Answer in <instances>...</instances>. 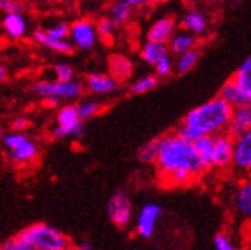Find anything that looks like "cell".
<instances>
[{
  "mask_svg": "<svg viewBox=\"0 0 251 250\" xmlns=\"http://www.w3.org/2000/svg\"><path fill=\"white\" fill-rule=\"evenodd\" d=\"M213 246H215L216 250H234L236 249L227 233H218L215 238H213Z\"/></svg>",
  "mask_w": 251,
  "mask_h": 250,
  "instance_id": "836d02e7",
  "label": "cell"
},
{
  "mask_svg": "<svg viewBox=\"0 0 251 250\" xmlns=\"http://www.w3.org/2000/svg\"><path fill=\"white\" fill-rule=\"evenodd\" d=\"M107 217L120 229L130 226L133 218V206L127 192L117 191L110 195L107 201Z\"/></svg>",
  "mask_w": 251,
  "mask_h": 250,
  "instance_id": "8992f818",
  "label": "cell"
},
{
  "mask_svg": "<svg viewBox=\"0 0 251 250\" xmlns=\"http://www.w3.org/2000/svg\"><path fill=\"white\" fill-rule=\"evenodd\" d=\"M234 160V137L224 131L215 135V167L228 169Z\"/></svg>",
  "mask_w": 251,
  "mask_h": 250,
  "instance_id": "9c48e42d",
  "label": "cell"
},
{
  "mask_svg": "<svg viewBox=\"0 0 251 250\" xmlns=\"http://www.w3.org/2000/svg\"><path fill=\"white\" fill-rule=\"evenodd\" d=\"M29 126H31L29 118L23 117V115H19V117H16L14 120L11 121V128H12V131H20V132H25V131H26Z\"/></svg>",
  "mask_w": 251,
  "mask_h": 250,
  "instance_id": "74e56055",
  "label": "cell"
},
{
  "mask_svg": "<svg viewBox=\"0 0 251 250\" xmlns=\"http://www.w3.org/2000/svg\"><path fill=\"white\" fill-rule=\"evenodd\" d=\"M233 167L239 172H251V129L234 137Z\"/></svg>",
  "mask_w": 251,
  "mask_h": 250,
  "instance_id": "30bf717a",
  "label": "cell"
},
{
  "mask_svg": "<svg viewBox=\"0 0 251 250\" xmlns=\"http://www.w3.org/2000/svg\"><path fill=\"white\" fill-rule=\"evenodd\" d=\"M127 2L133 6H144V5H156L164 2V0H127Z\"/></svg>",
  "mask_w": 251,
  "mask_h": 250,
  "instance_id": "f35d334b",
  "label": "cell"
},
{
  "mask_svg": "<svg viewBox=\"0 0 251 250\" xmlns=\"http://www.w3.org/2000/svg\"><path fill=\"white\" fill-rule=\"evenodd\" d=\"M133 8L135 6L130 5L127 0H117V2H114V5L110 6L109 16L115 20L118 27H121V25H126L130 22L132 14H133Z\"/></svg>",
  "mask_w": 251,
  "mask_h": 250,
  "instance_id": "603a6c76",
  "label": "cell"
},
{
  "mask_svg": "<svg viewBox=\"0 0 251 250\" xmlns=\"http://www.w3.org/2000/svg\"><path fill=\"white\" fill-rule=\"evenodd\" d=\"M54 76L60 82H71V80H74L75 72H74L72 66H69L68 63H57L54 66Z\"/></svg>",
  "mask_w": 251,
  "mask_h": 250,
  "instance_id": "1f68e13d",
  "label": "cell"
},
{
  "mask_svg": "<svg viewBox=\"0 0 251 250\" xmlns=\"http://www.w3.org/2000/svg\"><path fill=\"white\" fill-rule=\"evenodd\" d=\"M231 203L237 215L245 220H251V177L237 184Z\"/></svg>",
  "mask_w": 251,
  "mask_h": 250,
  "instance_id": "7c38bea8",
  "label": "cell"
},
{
  "mask_svg": "<svg viewBox=\"0 0 251 250\" xmlns=\"http://www.w3.org/2000/svg\"><path fill=\"white\" fill-rule=\"evenodd\" d=\"M176 134L179 135V137H182V139L184 140H187V141H195V140H198L199 139V134L193 129V128H190V126H187V124L185 123H182L181 124V126L176 129Z\"/></svg>",
  "mask_w": 251,
  "mask_h": 250,
  "instance_id": "d590c367",
  "label": "cell"
},
{
  "mask_svg": "<svg viewBox=\"0 0 251 250\" xmlns=\"http://www.w3.org/2000/svg\"><path fill=\"white\" fill-rule=\"evenodd\" d=\"M52 135L55 139H74V140H81L84 135V126L83 120L75 123V124H55L52 129Z\"/></svg>",
  "mask_w": 251,
  "mask_h": 250,
  "instance_id": "cb8c5ba5",
  "label": "cell"
},
{
  "mask_svg": "<svg viewBox=\"0 0 251 250\" xmlns=\"http://www.w3.org/2000/svg\"><path fill=\"white\" fill-rule=\"evenodd\" d=\"M2 143L6 149V158L14 165H29L39 157V146L25 132H8L3 135Z\"/></svg>",
  "mask_w": 251,
  "mask_h": 250,
  "instance_id": "277c9868",
  "label": "cell"
},
{
  "mask_svg": "<svg viewBox=\"0 0 251 250\" xmlns=\"http://www.w3.org/2000/svg\"><path fill=\"white\" fill-rule=\"evenodd\" d=\"M233 77L244 87V91L251 98V54L244 60V63L237 68V71Z\"/></svg>",
  "mask_w": 251,
  "mask_h": 250,
  "instance_id": "484cf974",
  "label": "cell"
},
{
  "mask_svg": "<svg viewBox=\"0 0 251 250\" xmlns=\"http://www.w3.org/2000/svg\"><path fill=\"white\" fill-rule=\"evenodd\" d=\"M207 3H211V2H216V0H205Z\"/></svg>",
  "mask_w": 251,
  "mask_h": 250,
  "instance_id": "ee69618b",
  "label": "cell"
},
{
  "mask_svg": "<svg viewBox=\"0 0 251 250\" xmlns=\"http://www.w3.org/2000/svg\"><path fill=\"white\" fill-rule=\"evenodd\" d=\"M219 95L230 106H233V108H236V106H244V105H250L251 103V98L244 91V87L236 82L234 77H231L228 82L224 83V86L221 87Z\"/></svg>",
  "mask_w": 251,
  "mask_h": 250,
  "instance_id": "e0dca14e",
  "label": "cell"
},
{
  "mask_svg": "<svg viewBox=\"0 0 251 250\" xmlns=\"http://www.w3.org/2000/svg\"><path fill=\"white\" fill-rule=\"evenodd\" d=\"M6 77H8V71H6V68L2 65V66H0V80L5 82V80H6Z\"/></svg>",
  "mask_w": 251,
  "mask_h": 250,
  "instance_id": "b9f144b4",
  "label": "cell"
},
{
  "mask_svg": "<svg viewBox=\"0 0 251 250\" xmlns=\"http://www.w3.org/2000/svg\"><path fill=\"white\" fill-rule=\"evenodd\" d=\"M46 2H51V3H72V2H78V0H46Z\"/></svg>",
  "mask_w": 251,
  "mask_h": 250,
  "instance_id": "7bdbcfd3",
  "label": "cell"
},
{
  "mask_svg": "<svg viewBox=\"0 0 251 250\" xmlns=\"http://www.w3.org/2000/svg\"><path fill=\"white\" fill-rule=\"evenodd\" d=\"M51 35L57 37V39H69V32H71V25L66 22H58L51 25L48 29H46Z\"/></svg>",
  "mask_w": 251,
  "mask_h": 250,
  "instance_id": "d6a6232c",
  "label": "cell"
},
{
  "mask_svg": "<svg viewBox=\"0 0 251 250\" xmlns=\"http://www.w3.org/2000/svg\"><path fill=\"white\" fill-rule=\"evenodd\" d=\"M71 241L58 229L37 222L2 243V250H68Z\"/></svg>",
  "mask_w": 251,
  "mask_h": 250,
  "instance_id": "7a4b0ae2",
  "label": "cell"
},
{
  "mask_svg": "<svg viewBox=\"0 0 251 250\" xmlns=\"http://www.w3.org/2000/svg\"><path fill=\"white\" fill-rule=\"evenodd\" d=\"M156 84H158V76H144L141 79L135 80L130 84V92L132 94H146L149 91H152Z\"/></svg>",
  "mask_w": 251,
  "mask_h": 250,
  "instance_id": "f546056e",
  "label": "cell"
},
{
  "mask_svg": "<svg viewBox=\"0 0 251 250\" xmlns=\"http://www.w3.org/2000/svg\"><path fill=\"white\" fill-rule=\"evenodd\" d=\"M43 103L48 106V108H55L61 103L60 98H55V97H51V98H43Z\"/></svg>",
  "mask_w": 251,
  "mask_h": 250,
  "instance_id": "ab89813d",
  "label": "cell"
},
{
  "mask_svg": "<svg viewBox=\"0 0 251 250\" xmlns=\"http://www.w3.org/2000/svg\"><path fill=\"white\" fill-rule=\"evenodd\" d=\"M170 48L169 43H162V42H155V40H147L141 46V58L146 61L147 65H158L162 58L169 57Z\"/></svg>",
  "mask_w": 251,
  "mask_h": 250,
  "instance_id": "ffe728a7",
  "label": "cell"
},
{
  "mask_svg": "<svg viewBox=\"0 0 251 250\" xmlns=\"http://www.w3.org/2000/svg\"><path fill=\"white\" fill-rule=\"evenodd\" d=\"M0 8L8 14V12H19L23 9V5L20 0H0Z\"/></svg>",
  "mask_w": 251,
  "mask_h": 250,
  "instance_id": "8d00e7d4",
  "label": "cell"
},
{
  "mask_svg": "<svg viewBox=\"0 0 251 250\" xmlns=\"http://www.w3.org/2000/svg\"><path fill=\"white\" fill-rule=\"evenodd\" d=\"M155 166L161 183L166 187L187 186L202 177L207 170L195 144L184 140L176 132L161 139Z\"/></svg>",
  "mask_w": 251,
  "mask_h": 250,
  "instance_id": "6da1fadb",
  "label": "cell"
},
{
  "mask_svg": "<svg viewBox=\"0 0 251 250\" xmlns=\"http://www.w3.org/2000/svg\"><path fill=\"white\" fill-rule=\"evenodd\" d=\"M231 112H233V106H230L219 95L192 109L185 115L182 123L193 128L201 137L216 135L219 132L227 131L231 118Z\"/></svg>",
  "mask_w": 251,
  "mask_h": 250,
  "instance_id": "3957f363",
  "label": "cell"
},
{
  "mask_svg": "<svg viewBox=\"0 0 251 250\" xmlns=\"http://www.w3.org/2000/svg\"><path fill=\"white\" fill-rule=\"evenodd\" d=\"M198 58L199 56L196 53V49H190V51H187L184 54H179L176 60V71L179 74H185L188 71H192L195 65L198 63Z\"/></svg>",
  "mask_w": 251,
  "mask_h": 250,
  "instance_id": "f1b7e54d",
  "label": "cell"
},
{
  "mask_svg": "<svg viewBox=\"0 0 251 250\" xmlns=\"http://www.w3.org/2000/svg\"><path fill=\"white\" fill-rule=\"evenodd\" d=\"M78 249L80 250H91L92 249V244L89 241H80L78 243Z\"/></svg>",
  "mask_w": 251,
  "mask_h": 250,
  "instance_id": "60d3db41",
  "label": "cell"
},
{
  "mask_svg": "<svg viewBox=\"0 0 251 250\" xmlns=\"http://www.w3.org/2000/svg\"><path fill=\"white\" fill-rule=\"evenodd\" d=\"M196 152L205 169L215 167V135H202L193 141Z\"/></svg>",
  "mask_w": 251,
  "mask_h": 250,
  "instance_id": "44dd1931",
  "label": "cell"
},
{
  "mask_svg": "<svg viewBox=\"0 0 251 250\" xmlns=\"http://www.w3.org/2000/svg\"><path fill=\"white\" fill-rule=\"evenodd\" d=\"M172 71H173V60L170 58V56L162 58L158 65H155V72L158 77H167L170 76Z\"/></svg>",
  "mask_w": 251,
  "mask_h": 250,
  "instance_id": "e575fe53",
  "label": "cell"
},
{
  "mask_svg": "<svg viewBox=\"0 0 251 250\" xmlns=\"http://www.w3.org/2000/svg\"><path fill=\"white\" fill-rule=\"evenodd\" d=\"M69 39L74 43L75 48L83 49H92L97 42H98V31H97V25L92 23L87 19H78L74 23H71V32H69Z\"/></svg>",
  "mask_w": 251,
  "mask_h": 250,
  "instance_id": "52a82bcc",
  "label": "cell"
},
{
  "mask_svg": "<svg viewBox=\"0 0 251 250\" xmlns=\"http://www.w3.org/2000/svg\"><path fill=\"white\" fill-rule=\"evenodd\" d=\"M159 144H161V139H153L150 141H146L140 147L138 158H140L141 163H146V165L155 163L158 158V152H159Z\"/></svg>",
  "mask_w": 251,
  "mask_h": 250,
  "instance_id": "d4e9b609",
  "label": "cell"
},
{
  "mask_svg": "<svg viewBox=\"0 0 251 250\" xmlns=\"http://www.w3.org/2000/svg\"><path fill=\"white\" fill-rule=\"evenodd\" d=\"M32 91L40 98H60L63 100H75L83 94V84L80 82H60V80H40L32 84Z\"/></svg>",
  "mask_w": 251,
  "mask_h": 250,
  "instance_id": "5b68a950",
  "label": "cell"
},
{
  "mask_svg": "<svg viewBox=\"0 0 251 250\" xmlns=\"http://www.w3.org/2000/svg\"><path fill=\"white\" fill-rule=\"evenodd\" d=\"M107 69L112 77H115L120 83L126 82L133 74V61L123 54H112L107 60Z\"/></svg>",
  "mask_w": 251,
  "mask_h": 250,
  "instance_id": "ac0fdd59",
  "label": "cell"
},
{
  "mask_svg": "<svg viewBox=\"0 0 251 250\" xmlns=\"http://www.w3.org/2000/svg\"><path fill=\"white\" fill-rule=\"evenodd\" d=\"M100 109H101V105L95 100H83L77 105V111H78V115L81 120H89L92 117H95Z\"/></svg>",
  "mask_w": 251,
  "mask_h": 250,
  "instance_id": "4dcf8cb0",
  "label": "cell"
},
{
  "mask_svg": "<svg viewBox=\"0 0 251 250\" xmlns=\"http://www.w3.org/2000/svg\"><path fill=\"white\" fill-rule=\"evenodd\" d=\"M3 32L11 40H20L28 34V20L23 16V12H8L2 19Z\"/></svg>",
  "mask_w": 251,
  "mask_h": 250,
  "instance_id": "5bb4252c",
  "label": "cell"
},
{
  "mask_svg": "<svg viewBox=\"0 0 251 250\" xmlns=\"http://www.w3.org/2000/svg\"><path fill=\"white\" fill-rule=\"evenodd\" d=\"M120 82L112 77L110 74H103V72H94L89 74L84 80V87L87 91H91L98 95H107L118 89Z\"/></svg>",
  "mask_w": 251,
  "mask_h": 250,
  "instance_id": "8fae6325",
  "label": "cell"
},
{
  "mask_svg": "<svg viewBox=\"0 0 251 250\" xmlns=\"http://www.w3.org/2000/svg\"><path fill=\"white\" fill-rule=\"evenodd\" d=\"M78 121H81V118L78 115L77 106L66 105V106H61L57 111V123L58 124H75Z\"/></svg>",
  "mask_w": 251,
  "mask_h": 250,
  "instance_id": "83f0119b",
  "label": "cell"
},
{
  "mask_svg": "<svg viewBox=\"0 0 251 250\" xmlns=\"http://www.w3.org/2000/svg\"><path fill=\"white\" fill-rule=\"evenodd\" d=\"M250 129H251V103L233 108L227 131L233 137H239Z\"/></svg>",
  "mask_w": 251,
  "mask_h": 250,
  "instance_id": "2e32d148",
  "label": "cell"
},
{
  "mask_svg": "<svg viewBox=\"0 0 251 250\" xmlns=\"http://www.w3.org/2000/svg\"><path fill=\"white\" fill-rule=\"evenodd\" d=\"M182 28L190 31L195 35H204L208 28V19L204 11L201 9H188L184 12L181 20Z\"/></svg>",
  "mask_w": 251,
  "mask_h": 250,
  "instance_id": "d6986e66",
  "label": "cell"
},
{
  "mask_svg": "<svg viewBox=\"0 0 251 250\" xmlns=\"http://www.w3.org/2000/svg\"><path fill=\"white\" fill-rule=\"evenodd\" d=\"M196 37H198V35L192 34L190 31H187V29L176 32V34H175V35L172 37V39H170V42H169L170 53L179 56V54H184V53H187V51H190V49H195L196 42H198V40H196Z\"/></svg>",
  "mask_w": 251,
  "mask_h": 250,
  "instance_id": "7402d4cb",
  "label": "cell"
},
{
  "mask_svg": "<svg viewBox=\"0 0 251 250\" xmlns=\"http://www.w3.org/2000/svg\"><path fill=\"white\" fill-rule=\"evenodd\" d=\"M162 215V209L161 206L155 204V203H147L144 204L140 212H138L136 220H135V232L138 236L147 240L152 238L155 230H156V224L158 220Z\"/></svg>",
  "mask_w": 251,
  "mask_h": 250,
  "instance_id": "ba28073f",
  "label": "cell"
},
{
  "mask_svg": "<svg viewBox=\"0 0 251 250\" xmlns=\"http://www.w3.org/2000/svg\"><path fill=\"white\" fill-rule=\"evenodd\" d=\"M176 34V22L173 17H161L152 23L147 31V40H155L169 43L172 37Z\"/></svg>",
  "mask_w": 251,
  "mask_h": 250,
  "instance_id": "9a60e30c",
  "label": "cell"
},
{
  "mask_svg": "<svg viewBox=\"0 0 251 250\" xmlns=\"http://www.w3.org/2000/svg\"><path fill=\"white\" fill-rule=\"evenodd\" d=\"M97 31H98V37L104 42H110L112 39H114L115 35V29L118 25L115 23V20L112 19L110 16L107 17H101L97 20Z\"/></svg>",
  "mask_w": 251,
  "mask_h": 250,
  "instance_id": "4316f807",
  "label": "cell"
},
{
  "mask_svg": "<svg viewBox=\"0 0 251 250\" xmlns=\"http://www.w3.org/2000/svg\"><path fill=\"white\" fill-rule=\"evenodd\" d=\"M32 39L37 45H42L48 49H51V51L60 53V54H72L75 48L71 39H57V37L51 35L46 29L34 31Z\"/></svg>",
  "mask_w": 251,
  "mask_h": 250,
  "instance_id": "4fadbf2b",
  "label": "cell"
}]
</instances>
